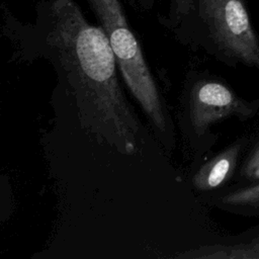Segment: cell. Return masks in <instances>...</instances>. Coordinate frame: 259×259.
Instances as JSON below:
<instances>
[{
	"label": "cell",
	"mask_w": 259,
	"mask_h": 259,
	"mask_svg": "<svg viewBox=\"0 0 259 259\" xmlns=\"http://www.w3.org/2000/svg\"><path fill=\"white\" fill-rule=\"evenodd\" d=\"M259 117V98L246 99L224 79L205 71L186 73L179 97L177 120L191 153V168L205 158L218 136L212 126L229 118L248 121Z\"/></svg>",
	"instance_id": "3957f363"
},
{
	"label": "cell",
	"mask_w": 259,
	"mask_h": 259,
	"mask_svg": "<svg viewBox=\"0 0 259 259\" xmlns=\"http://www.w3.org/2000/svg\"><path fill=\"white\" fill-rule=\"evenodd\" d=\"M204 200L222 210L243 217H259V180L229 186L204 195Z\"/></svg>",
	"instance_id": "52a82bcc"
},
{
	"label": "cell",
	"mask_w": 259,
	"mask_h": 259,
	"mask_svg": "<svg viewBox=\"0 0 259 259\" xmlns=\"http://www.w3.org/2000/svg\"><path fill=\"white\" fill-rule=\"evenodd\" d=\"M22 59H46L82 130L120 154L143 146L145 127L119 83L115 57L101 26L73 0H51L45 22L24 37Z\"/></svg>",
	"instance_id": "6da1fadb"
},
{
	"label": "cell",
	"mask_w": 259,
	"mask_h": 259,
	"mask_svg": "<svg viewBox=\"0 0 259 259\" xmlns=\"http://www.w3.org/2000/svg\"><path fill=\"white\" fill-rule=\"evenodd\" d=\"M251 139L243 136L207 160H202L191 168L190 183L200 194L207 195L230 185L246 154Z\"/></svg>",
	"instance_id": "5b68a950"
},
{
	"label": "cell",
	"mask_w": 259,
	"mask_h": 259,
	"mask_svg": "<svg viewBox=\"0 0 259 259\" xmlns=\"http://www.w3.org/2000/svg\"><path fill=\"white\" fill-rule=\"evenodd\" d=\"M113 51L122 80L167 153L176 146L175 125L164 95L132 31L119 0H87Z\"/></svg>",
	"instance_id": "7a4b0ae2"
},
{
	"label": "cell",
	"mask_w": 259,
	"mask_h": 259,
	"mask_svg": "<svg viewBox=\"0 0 259 259\" xmlns=\"http://www.w3.org/2000/svg\"><path fill=\"white\" fill-rule=\"evenodd\" d=\"M176 4L177 13L179 16L189 14L193 10V0H173Z\"/></svg>",
	"instance_id": "9c48e42d"
},
{
	"label": "cell",
	"mask_w": 259,
	"mask_h": 259,
	"mask_svg": "<svg viewBox=\"0 0 259 259\" xmlns=\"http://www.w3.org/2000/svg\"><path fill=\"white\" fill-rule=\"evenodd\" d=\"M256 227H257V228H259V225H257V226H256Z\"/></svg>",
	"instance_id": "8fae6325"
},
{
	"label": "cell",
	"mask_w": 259,
	"mask_h": 259,
	"mask_svg": "<svg viewBox=\"0 0 259 259\" xmlns=\"http://www.w3.org/2000/svg\"><path fill=\"white\" fill-rule=\"evenodd\" d=\"M202 46L228 66L259 72V38L242 0H198Z\"/></svg>",
	"instance_id": "277c9868"
},
{
	"label": "cell",
	"mask_w": 259,
	"mask_h": 259,
	"mask_svg": "<svg viewBox=\"0 0 259 259\" xmlns=\"http://www.w3.org/2000/svg\"><path fill=\"white\" fill-rule=\"evenodd\" d=\"M258 165H259V140L255 143L254 146L250 148L248 152H246L234 180L238 182L244 176H246L250 171L256 168Z\"/></svg>",
	"instance_id": "ba28073f"
},
{
	"label": "cell",
	"mask_w": 259,
	"mask_h": 259,
	"mask_svg": "<svg viewBox=\"0 0 259 259\" xmlns=\"http://www.w3.org/2000/svg\"><path fill=\"white\" fill-rule=\"evenodd\" d=\"M195 259H259V228L255 227L234 240L206 244L178 255Z\"/></svg>",
	"instance_id": "8992f818"
},
{
	"label": "cell",
	"mask_w": 259,
	"mask_h": 259,
	"mask_svg": "<svg viewBox=\"0 0 259 259\" xmlns=\"http://www.w3.org/2000/svg\"><path fill=\"white\" fill-rule=\"evenodd\" d=\"M259 180V165L254 168L252 171H250L246 176H244L241 180H239L237 183H246V182H253V181H258Z\"/></svg>",
	"instance_id": "30bf717a"
}]
</instances>
